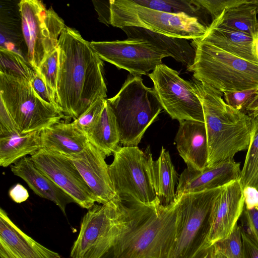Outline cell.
Masks as SVG:
<instances>
[{
	"label": "cell",
	"mask_w": 258,
	"mask_h": 258,
	"mask_svg": "<svg viewBox=\"0 0 258 258\" xmlns=\"http://www.w3.org/2000/svg\"><path fill=\"white\" fill-rule=\"evenodd\" d=\"M56 101L66 118L77 119L94 103L107 97L103 62L74 28L66 26L58 42Z\"/></svg>",
	"instance_id": "obj_1"
},
{
	"label": "cell",
	"mask_w": 258,
	"mask_h": 258,
	"mask_svg": "<svg viewBox=\"0 0 258 258\" xmlns=\"http://www.w3.org/2000/svg\"><path fill=\"white\" fill-rule=\"evenodd\" d=\"M192 87L203 107L208 146V167L234 159L247 150L251 137L252 119L246 113L227 104L223 94L193 79Z\"/></svg>",
	"instance_id": "obj_2"
},
{
	"label": "cell",
	"mask_w": 258,
	"mask_h": 258,
	"mask_svg": "<svg viewBox=\"0 0 258 258\" xmlns=\"http://www.w3.org/2000/svg\"><path fill=\"white\" fill-rule=\"evenodd\" d=\"M176 226V199L167 206L144 205L134 224L104 258H170Z\"/></svg>",
	"instance_id": "obj_3"
},
{
	"label": "cell",
	"mask_w": 258,
	"mask_h": 258,
	"mask_svg": "<svg viewBox=\"0 0 258 258\" xmlns=\"http://www.w3.org/2000/svg\"><path fill=\"white\" fill-rule=\"evenodd\" d=\"M143 205L118 197L106 204H95L82 217L71 257L104 258L134 224Z\"/></svg>",
	"instance_id": "obj_4"
},
{
	"label": "cell",
	"mask_w": 258,
	"mask_h": 258,
	"mask_svg": "<svg viewBox=\"0 0 258 258\" xmlns=\"http://www.w3.org/2000/svg\"><path fill=\"white\" fill-rule=\"evenodd\" d=\"M194 63L187 68L193 79L225 93L258 90V64L229 53L203 38L190 43Z\"/></svg>",
	"instance_id": "obj_5"
},
{
	"label": "cell",
	"mask_w": 258,
	"mask_h": 258,
	"mask_svg": "<svg viewBox=\"0 0 258 258\" xmlns=\"http://www.w3.org/2000/svg\"><path fill=\"white\" fill-rule=\"evenodd\" d=\"M107 101L115 116L123 146H138L163 109L154 88L146 86L141 76L131 74L119 91Z\"/></svg>",
	"instance_id": "obj_6"
},
{
	"label": "cell",
	"mask_w": 258,
	"mask_h": 258,
	"mask_svg": "<svg viewBox=\"0 0 258 258\" xmlns=\"http://www.w3.org/2000/svg\"><path fill=\"white\" fill-rule=\"evenodd\" d=\"M109 172L114 192L121 201L155 207L157 198L150 148L119 146L113 154Z\"/></svg>",
	"instance_id": "obj_7"
},
{
	"label": "cell",
	"mask_w": 258,
	"mask_h": 258,
	"mask_svg": "<svg viewBox=\"0 0 258 258\" xmlns=\"http://www.w3.org/2000/svg\"><path fill=\"white\" fill-rule=\"evenodd\" d=\"M110 24L122 29L142 28L167 36L193 40L203 37L208 31L197 18L183 13L174 14L154 10L134 0H110Z\"/></svg>",
	"instance_id": "obj_8"
},
{
	"label": "cell",
	"mask_w": 258,
	"mask_h": 258,
	"mask_svg": "<svg viewBox=\"0 0 258 258\" xmlns=\"http://www.w3.org/2000/svg\"><path fill=\"white\" fill-rule=\"evenodd\" d=\"M222 187L176 196V237L170 258H192L205 247L213 205Z\"/></svg>",
	"instance_id": "obj_9"
},
{
	"label": "cell",
	"mask_w": 258,
	"mask_h": 258,
	"mask_svg": "<svg viewBox=\"0 0 258 258\" xmlns=\"http://www.w3.org/2000/svg\"><path fill=\"white\" fill-rule=\"evenodd\" d=\"M0 102L20 134L41 132L67 118L59 109L42 100L31 83L2 73Z\"/></svg>",
	"instance_id": "obj_10"
},
{
	"label": "cell",
	"mask_w": 258,
	"mask_h": 258,
	"mask_svg": "<svg viewBox=\"0 0 258 258\" xmlns=\"http://www.w3.org/2000/svg\"><path fill=\"white\" fill-rule=\"evenodd\" d=\"M18 7L28 62L36 71L58 47L59 36L66 25L52 8L47 10L40 1L22 0Z\"/></svg>",
	"instance_id": "obj_11"
},
{
	"label": "cell",
	"mask_w": 258,
	"mask_h": 258,
	"mask_svg": "<svg viewBox=\"0 0 258 258\" xmlns=\"http://www.w3.org/2000/svg\"><path fill=\"white\" fill-rule=\"evenodd\" d=\"M148 75L163 109L172 119L179 122H205L202 105L191 82L183 79L178 72L162 63Z\"/></svg>",
	"instance_id": "obj_12"
},
{
	"label": "cell",
	"mask_w": 258,
	"mask_h": 258,
	"mask_svg": "<svg viewBox=\"0 0 258 258\" xmlns=\"http://www.w3.org/2000/svg\"><path fill=\"white\" fill-rule=\"evenodd\" d=\"M100 58L134 76L148 75L168 56L142 39L90 42Z\"/></svg>",
	"instance_id": "obj_13"
},
{
	"label": "cell",
	"mask_w": 258,
	"mask_h": 258,
	"mask_svg": "<svg viewBox=\"0 0 258 258\" xmlns=\"http://www.w3.org/2000/svg\"><path fill=\"white\" fill-rule=\"evenodd\" d=\"M30 157L36 167L81 207L88 210L95 204L91 190L68 156L41 148Z\"/></svg>",
	"instance_id": "obj_14"
},
{
	"label": "cell",
	"mask_w": 258,
	"mask_h": 258,
	"mask_svg": "<svg viewBox=\"0 0 258 258\" xmlns=\"http://www.w3.org/2000/svg\"><path fill=\"white\" fill-rule=\"evenodd\" d=\"M68 156L91 190L96 202L106 204L117 197L109 172L106 157L88 141L81 152Z\"/></svg>",
	"instance_id": "obj_15"
},
{
	"label": "cell",
	"mask_w": 258,
	"mask_h": 258,
	"mask_svg": "<svg viewBox=\"0 0 258 258\" xmlns=\"http://www.w3.org/2000/svg\"><path fill=\"white\" fill-rule=\"evenodd\" d=\"M244 206L243 188L239 180L222 187L213 205L211 227L205 247L212 246L230 234L241 217Z\"/></svg>",
	"instance_id": "obj_16"
},
{
	"label": "cell",
	"mask_w": 258,
	"mask_h": 258,
	"mask_svg": "<svg viewBox=\"0 0 258 258\" xmlns=\"http://www.w3.org/2000/svg\"><path fill=\"white\" fill-rule=\"evenodd\" d=\"M0 258H64L23 232L0 209Z\"/></svg>",
	"instance_id": "obj_17"
},
{
	"label": "cell",
	"mask_w": 258,
	"mask_h": 258,
	"mask_svg": "<svg viewBox=\"0 0 258 258\" xmlns=\"http://www.w3.org/2000/svg\"><path fill=\"white\" fill-rule=\"evenodd\" d=\"M241 173L240 163L229 160L202 171L185 169L181 173L176 190V197L221 187L239 180Z\"/></svg>",
	"instance_id": "obj_18"
},
{
	"label": "cell",
	"mask_w": 258,
	"mask_h": 258,
	"mask_svg": "<svg viewBox=\"0 0 258 258\" xmlns=\"http://www.w3.org/2000/svg\"><path fill=\"white\" fill-rule=\"evenodd\" d=\"M176 148L190 170L202 171L208 165L209 153L205 122H179L175 138Z\"/></svg>",
	"instance_id": "obj_19"
},
{
	"label": "cell",
	"mask_w": 258,
	"mask_h": 258,
	"mask_svg": "<svg viewBox=\"0 0 258 258\" xmlns=\"http://www.w3.org/2000/svg\"><path fill=\"white\" fill-rule=\"evenodd\" d=\"M13 173L24 180L39 197L53 202L66 215L67 206L75 203L74 200L62 190L49 177L36 167L31 157H25L11 166Z\"/></svg>",
	"instance_id": "obj_20"
},
{
	"label": "cell",
	"mask_w": 258,
	"mask_h": 258,
	"mask_svg": "<svg viewBox=\"0 0 258 258\" xmlns=\"http://www.w3.org/2000/svg\"><path fill=\"white\" fill-rule=\"evenodd\" d=\"M40 138L42 148L66 156L81 152L88 142L86 134L73 121L62 120L43 130Z\"/></svg>",
	"instance_id": "obj_21"
},
{
	"label": "cell",
	"mask_w": 258,
	"mask_h": 258,
	"mask_svg": "<svg viewBox=\"0 0 258 258\" xmlns=\"http://www.w3.org/2000/svg\"><path fill=\"white\" fill-rule=\"evenodd\" d=\"M121 29L127 38L145 40L187 68L194 63L195 50L187 39L167 36L140 27H125Z\"/></svg>",
	"instance_id": "obj_22"
},
{
	"label": "cell",
	"mask_w": 258,
	"mask_h": 258,
	"mask_svg": "<svg viewBox=\"0 0 258 258\" xmlns=\"http://www.w3.org/2000/svg\"><path fill=\"white\" fill-rule=\"evenodd\" d=\"M202 38L229 53L258 64L253 46L254 38L247 34L209 25L207 32Z\"/></svg>",
	"instance_id": "obj_23"
},
{
	"label": "cell",
	"mask_w": 258,
	"mask_h": 258,
	"mask_svg": "<svg viewBox=\"0 0 258 258\" xmlns=\"http://www.w3.org/2000/svg\"><path fill=\"white\" fill-rule=\"evenodd\" d=\"M41 132L20 134L0 132V165L7 167L42 148Z\"/></svg>",
	"instance_id": "obj_24"
},
{
	"label": "cell",
	"mask_w": 258,
	"mask_h": 258,
	"mask_svg": "<svg viewBox=\"0 0 258 258\" xmlns=\"http://www.w3.org/2000/svg\"><path fill=\"white\" fill-rule=\"evenodd\" d=\"M257 4L258 0H246L242 4L224 10L210 25L241 32L253 38L256 37Z\"/></svg>",
	"instance_id": "obj_25"
},
{
	"label": "cell",
	"mask_w": 258,
	"mask_h": 258,
	"mask_svg": "<svg viewBox=\"0 0 258 258\" xmlns=\"http://www.w3.org/2000/svg\"><path fill=\"white\" fill-rule=\"evenodd\" d=\"M86 135L88 141L106 156L113 154L119 147L120 136L116 118L107 100L98 119Z\"/></svg>",
	"instance_id": "obj_26"
},
{
	"label": "cell",
	"mask_w": 258,
	"mask_h": 258,
	"mask_svg": "<svg viewBox=\"0 0 258 258\" xmlns=\"http://www.w3.org/2000/svg\"><path fill=\"white\" fill-rule=\"evenodd\" d=\"M154 180L159 203L167 206L176 201L175 186L177 174L168 151L162 147L159 157L153 164Z\"/></svg>",
	"instance_id": "obj_27"
},
{
	"label": "cell",
	"mask_w": 258,
	"mask_h": 258,
	"mask_svg": "<svg viewBox=\"0 0 258 258\" xmlns=\"http://www.w3.org/2000/svg\"><path fill=\"white\" fill-rule=\"evenodd\" d=\"M252 119V133L244 164L239 179L242 187L258 190V111L248 113Z\"/></svg>",
	"instance_id": "obj_28"
},
{
	"label": "cell",
	"mask_w": 258,
	"mask_h": 258,
	"mask_svg": "<svg viewBox=\"0 0 258 258\" xmlns=\"http://www.w3.org/2000/svg\"><path fill=\"white\" fill-rule=\"evenodd\" d=\"M0 73L31 83L36 72L29 67L24 58L19 53L1 46Z\"/></svg>",
	"instance_id": "obj_29"
},
{
	"label": "cell",
	"mask_w": 258,
	"mask_h": 258,
	"mask_svg": "<svg viewBox=\"0 0 258 258\" xmlns=\"http://www.w3.org/2000/svg\"><path fill=\"white\" fill-rule=\"evenodd\" d=\"M137 4L165 13L185 14L200 20L203 9L196 0H134Z\"/></svg>",
	"instance_id": "obj_30"
},
{
	"label": "cell",
	"mask_w": 258,
	"mask_h": 258,
	"mask_svg": "<svg viewBox=\"0 0 258 258\" xmlns=\"http://www.w3.org/2000/svg\"><path fill=\"white\" fill-rule=\"evenodd\" d=\"M213 246L215 250L227 258H243L242 230L238 223L227 237L217 241Z\"/></svg>",
	"instance_id": "obj_31"
},
{
	"label": "cell",
	"mask_w": 258,
	"mask_h": 258,
	"mask_svg": "<svg viewBox=\"0 0 258 258\" xmlns=\"http://www.w3.org/2000/svg\"><path fill=\"white\" fill-rule=\"evenodd\" d=\"M59 54V51L57 47L47 56L36 71L40 74L55 95L56 92Z\"/></svg>",
	"instance_id": "obj_32"
},
{
	"label": "cell",
	"mask_w": 258,
	"mask_h": 258,
	"mask_svg": "<svg viewBox=\"0 0 258 258\" xmlns=\"http://www.w3.org/2000/svg\"><path fill=\"white\" fill-rule=\"evenodd\" d=\"M107 99L100 98L94 103L73 122L85 134L95 124L105 105Z\"/></svg>",
	"instance_id": "obj_33"
},
{
	"label": "cell",
	"mask_w": 258,
	"mask_h": 258,
	"mask_svg": "<svg viewBox=\"0 0 258 258\" xmlns=\"http://www.w3.org/2000/svg\"><path fill=\"white\" fill-rule=\"evenodd\" d=\"M239 219L242 232L258 247V208L247 209L244 207Z\"/></svg>",
	"instance_id": "obj_34"
},
{
	"label": "cell",
	"mask_w": 258,
	"mask_h": 258,
	"mask_svg": "<svg viewBox=\"0 0 258 258\" xmlns=\"http://www.w3.org/2000/svg\"><path fill=\"white\" fill-rule=\"evenodd\" d=\"M246 0H196L203 9L211 16L212 21L217 18L226 9L242 4Z\"/></svg>",
	"instance_id": "obj_35"
},
{
	"label": "cell",
	"mask_w": 258,
	"mask_h": 258,
	"mask_svg": "<svg viewBox=\"0 0 258 258\" xmlns=\"http://www.w3.org/2000/svg\"><path fill=\"white\" fill-rule=\"evenodd\" d=\"M36 72L35 76L31 82L34 91L44 102L60 110L56 101L55 94L47 85L40 74L37 71Z\"/></svg>",
	"instance_id": "obj_36"
},
{
	"label": "cell",
	"mask_w": 258,
	"mask_h": 258,
	"mask_svg": "<svg viewBox=\"0 0 258 258\" xmlns=\"http://www.w3.org/2000/svg\"><path fill=\"white\" fill-rule=\"evenodd\" d=\"M257 92V90H249L225 93L223 94V96L225 101L227 104L245 112V109L248 101Z\"/></svg>",
	"instance_id": "obj_37"
},
{
	"label": "cell",
	"mask_w": 258,
	"mask_h": 258,
	"mask_svg": "<svg viewBox=\"0 0 258 258\" xmlns=\"http://www.w3.org/2000/svg\"><path fill=\"white\" fill-rule=\"evenodd\" d=\"M243 191L244 207L247 209L258 208V190L253 187L247 186L243 189Z\"/></svg>",
	"instance_id": "obj_38"
},
{
	"label": "cell",
	"mask_w": 258,
	"mask_h": 258,
	"mask_svg": "<svg viewBox=\"0 0 258 258\" xmlns=\"http://www.w3.org/2000/svg\"><path fill=\"white\" fill-rule=\"evenodd\" d=\"M95 9L98 12L99 19L106 25L110 24V4L109 2L94 1Z\"/></svg>",
	"instance_id": "obj_39"
},
{
	"label": "cell",
	"mask_w": 258,
	"mask_h": 258,
	"mask_svg": "<svg viewBox=\"0 0 258 258\" xmlns=\"http://www.w3.org/2000/svg\"><path fill=\"white\" fill-rule=\"evenodd\" d=\"M9 196L11 199L17 203L26 201L29 198L27 190L21 184L18 183L11 188Z\"/></svg>",
	"instance_id": "obj_40"
},
{
	"label": "cell",
	"mask_w": 258,
	"mask_h": 258,
	"mask_svg": "<svg viewBox=\"0 0 258 258\" xmlns=\"http://www.w3.org/2000/svg\"><path fill=\"white\" fill-rule=\"evenodd\" d=\"M243 258H258V247L242 231Z\"/></svg>",
	"instance_id": "obj_41"
},
{
	"label": "cell",
	"mask_w": 258,
	"mask_h": 258,
	"mask_svg": "<svg viewBox=\"0 0 258 258\" xmlns=\"http://www.w3.org/2000/svg\"><path fill=\"white\" fill-rule=\"evenodd\" d=\"M214 253L213 245L207 246L202 248L192 258H214Z\"/></svg>",
	"instance_id": "obj_42"
},
{
	"label": "cell",
	"mask_w": 258,
	"mask_h": 258,
	"mask_svg": "<svg viewBox=\"0 0 258 258\" xmlns=\"http://www.w3.org/2000/svg\"><path fill=\"white\" fill-rule=\"evenodd\" d=\"M256 111H258V92L250 98L245 109V112L248 113Z\"/></svg>",
	"instance_id": "obj_43"
},
{
	"label": "cell",
	"mask_w": 258,
	"mask_h": 258,
	"mask_svg": "<svg viewBox=\"0 0 258 258\" xmlns=\"http://www.w3.org/2000/svg\"><path fill=\"white\" fill-rule=\"evenodd\" d=\"M253 46L255 52L258 57V37H255L253 39Z\"/></svg>",
	"instance_id": "obj_44"
},
{
	"label": "cell",
	"mask_w": 258,
	"mask_h": 258,
	"mask_svg": "<svg viewBox=\"0 0 258 258\" xmlns=\"http://www.w3.org/2000/svg\"><path fill=\"white\" fill-rule=\"evenodd\" d=\"M214 258H227L221 252L214 250Z\"/></svg>",
	"instance_id": "obj_45"
},
{
	"label": "cell",
	"mask_w": 258,
	"mask_h": 258,
	"mask_svg": "<svg viewBox=\"0 0 258 258\" xmlns=\"http://www.w3.org/2000/svg\"><path fill=\"white\" fill-rule=\"evenodd\" d=\"M257 34H258V28H257Z\"/></svg>",
	"instance_id": "obj_46"
},
{
	"label": "cell",
	"mask_w": 258,
	"mask_h": 258,
	"mask_svg": "<svg viewBox=\"0 0 258 258\" xmlns=\"http://www.w3.org/2000/svg\"><path fill=\"white\" fill-rule=\"evenodd\" d=\"M257 37H258V34H257Z\"/></svg>",
	"instance_id": "obj_47"
}]
</instances>
